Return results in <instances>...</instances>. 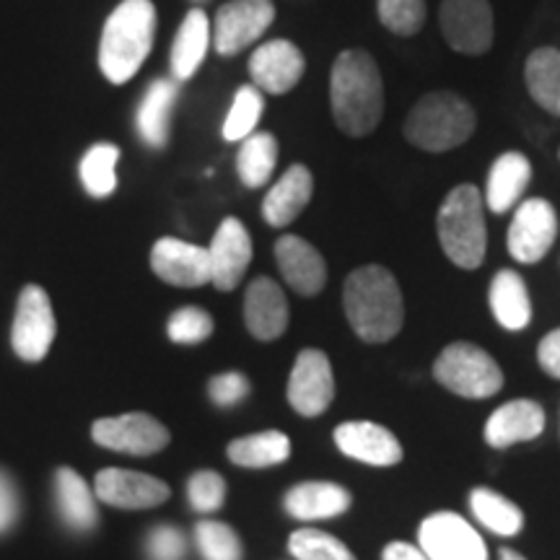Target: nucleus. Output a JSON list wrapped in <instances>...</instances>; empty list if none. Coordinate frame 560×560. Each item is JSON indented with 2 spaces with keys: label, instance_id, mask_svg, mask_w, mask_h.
<instances>
[{
  "label": "nucleus",
  "instance_id": "obj_26",
  "mask_svg": "<svg viewBox=\"0 0 560 560\" xmlns=\"http://www.w3.org/2000/svg\"><path fill=\"white\" fill-rule=\"evenodd\" d=\"M350 493L335 482H301L285 495V511L293 520H332L346 514Z\"/></svg>",
  "mask_w": 560,
  "mask_h": 560
},
{
  "label": "nucleus",
  "instance_id": "obj_31",
  "mask_svg": "<svg viewBox=\"0 0 560 560\" xmlns=\"http://www.w3.org/2000/svg\"><path fill=\"white\" fill-rule=\"evenodd\" d=\"M229 457L240 467H272L291 457V441L280 431H265L229 444Z\"/></svg>",
  "mask_w": 560,
  "mask_h": 560
},
{
  "label": "nucleus",
  "instance_id": "obj_36",
  "mask_svg": "<svg viewBox=\"0 0 560 560\" xmlns=\"http://www.w3.org/2000/svg\"><path fill=\"white\" fill-rule=\"evenodd\" d=\"M380 21L397 37H416L425 24V0H376Z\"/></svg>",
  "mask_w": 560,
  "mask_h": 560
},
{
  "label": "nucleus",
  "instance_id": "obj_5",
  "mask_svg": "<svg viewBox=\"0 0 560 560\" xmlns=\"http://www.w3.org/2000/svg\"><path fill=\"white\" fill-rule=\"evenodd\" d=\"M439 242L446 257L462 270L480 268L486 260V213H482V195L475 185H457L441 202Z\"/></svg>",
  "mask_w": 560,
  "mask_h": 560
},
{
  "label": "nucleus",
  "instance_id": "obj_22",
  "mask_svg": "<svg viewBox=\"0 0 560 560\" xmlns=\"http://www.w3.org/2000/svg\"><path fill=\"white\" fill-rule=\"evenodd\" d=\"M314 195V177L304 164H293L289 172L280 177L270 192L265 195L262 219L270 226H289L291 221L299 219V213L310 206Z\"/></svg>",
  "mask_w": 560,
  "mask_h": 560
},
{
  "label": "nucleus",
  "instance_id": "obj_38",
  "mask_svg": "<svg viewBox=\"0 0 560 560\" xmlns=\"http://www.w3.org/2000/svg\"><path fill=\"white\" fill-rule=\"evenodd\" d=\"M166 332H170L174 342H182V346H198V342L213 335V319H210L206 310H198V306H182L170 317Z\"/></svg>",
  "mask_w": 560,
  "mask_h": 560
},
{
  "label": "nucleus",
  "instance_id": "obj_46",
  "mask_svg": "<svg viewBox=\"0 0 560 560\" xmlns=\"http://www.w3.org/2000/svg\"><path fill=\"white\" fill-rule=\"evenodd\" d=\"M190 3H192V5H198V9H200V5H206V3H210V0H190Z\"/></svg>",
  "mask_w": 560,
  "mask_h": 560
},
{
  "label": "nucleus",
  "instance_id": "obj_16",
  "mask_svg": "<svg viewBox=\"0 0 560 560\" xmlns=\"http://www.w3.org/2000/svg\"><path fill=\"white\" fill-rule=\"evenodd\" d=\"M151 268L164 283L179 289H198L210 283V257L206 247L182 240H159L151 249Z\"/></svg>",
  "mask_w": 560,
  "mask_h": 560
},
{
  "label": "nucleus",
  "instance_id": "obj_40",
  "mask_svg": "<svg viewBox=\"0 0 560 560\" xmlns=\"http://www.w3.org/2000/svg\"><path fill=\"white\" fill-rule=\"evenodd\" d=\"M210 400L221 408H231V405L242 402L249 392V382L244 380L236 371H229V374H219L210 380Z\"/></svg>",
  "mask_w": 560,
  "mask_h": 560
},
{
  "label": "nucleus",
  "instance_id": "obj_33",
  "mask_svg": "<svg viewBox=\"0 0 560 560\" xmlns=\"http://www.w3.org/2000/svg\"><path fill=\"white\" fill-rule=\"evenodd\" d=\"M117 161L120 149L115 143H94L81 159V182L91 198H109L117 190Z\"/></svg>",
  "mask_w": 560,
  "mask_h": 560
},
{
  "label": "nucleus",
  "instance_id": "obj_18",
  "mask_svg": "<svg viewBox=\"0 0 560 560\" xmlns=\"http://www.w3.org/2000/svg\"><path fill=\"white\" fill-rule=\"evenodd\" d=\"M276 260L285 283L301 296H317L327 283V265L322 255L301 236L285 234L276 242Z\"/></svg>",
  "mask_w": 560,
  "mask_h": 560
},
{
  "label": "nucleus",
  "instance_id": "obj_41",
  "mask_svg": "<svg viewBox=\"0 0 560 560\" xmlns=\"http://www.w3.org/2000/svg\"><path fill=\"white\" fill-rule=\"evenodd\" d=\"M187 552L185 537L174 527H156L149 535V556L151 560H182Z\"/></svg>",
  "mask_w": 560,
  "mask_h": 560
},
{
  "label": "nucleus",
  "instance_id": "obj_25",
  "mask_svg": "<svg viewBox=\"0 0 560 560\" xmlns=\"http://www.w3.org/2000/svg\"><path fill=\"white\" fill-rule=\"evenodd\" d=\"M532 179L529 159L520 151H509L493 161L488 174L486 202L493 213H506L524 198Z\"/></svg>",
  "mask_w": 560,
  "mask_h": 560
},
{
  "label": "nucleus",
  "instance_id": "obj_3",
  "mask_svg": "<svg viewBox=\"0 0 560 560\" xmlns=\"http://www.w3.org/2000/svg\"><path fill=\"white\" fill-rule=\"evenodd\" d=\"M156 39V5L151 0H122L109 13L100 42V68L115 86L128 83L151 55Z\"/></svg>",
  "mask_w": 560,
  "mask_h": 560
},
{
  "label": "nucleus",
  "instance_id": "obj_34",
  "mask_svg": "<svg viewBox=\"0 0 560 560\" xmlns=\"http://www.w3.org/2000/svg\"><path fill=\"white\" fill-rule=\"evenodd\" d=\"M265 109L262 91L252 83V86H242L236 91L234 104H231L226 122H223V138L231 143H240V140L249 138L255 132L257 122H260Z\"/></svg>",
  "mask_w": 560,
  "mask_h": 560
},
{
  "label": "nucleus",
  "instance_id": "obj_23",
  "mask_svg": "<svg viewBox=\"0 0 560 560\" xmlns=\"http://www.w3.org/2000/svg\"><path fill=\"white\" fill-rule=\"evenodd\" d=\"M545 429V410L532 400H511L493 412L486 423V441L495 450H506L520 441H532Z\"/></svg>",
  "mask_w": 560,
  "mask_h": 560
},
{
  "label": "nucleus",
  "instance_id": "obj_1",
  "mask_svg": "<svg viewBox=\"0 0 560 560\" xmlns=\"http://www.w3.org/2000/svg\"><path fill=\"white\" fill-rule=\"evenodd\" d=\"M330 107L338 128L363 138L380 128L384 115V83L376 60L366 50H346L330 73Z\"/></svg>",
  "mask_w": 560,
  "mask_h": 560
},
{
  "label": "nucleus",
  "instance_id": "obj_4",
  "mask_svg": "<svg viewBox=\"0 0 560 560\" xmlns=\"http://www.w3.org/2000/svg\"><path fill=\"white\" fill-rule=\"evenodd\" d=\"M475 128H478L475 109L454 91H431V94L420 96L416 107L405 117L408 143L429 153L459 149L472 138Z\"/></svg>",
  "mask_w": 560,
  "mask_h": 560
},
{
  "label": "nucleus",
  "instance_id": "obj_6",
  "mask_svg": "<svg viewBox=\"0 0 560 560\" xmlns=\"http://www.w3.org/2000/svg\"><path fill=\"white\" fill-rule=\"evenodd\" d=\"M433 374L454 395L486 400L503 387V371L486 350L472 342H452L441 350Z\"/></svg>",
  "mask_w": 560,
  "mask_h": 560
},
{
  "label": "nucleus",
  "instance_id": "obj_28",
  "mask_svg": "<svg viewBox=\"0 0 560 560\" xmlns=\"http://www.w3.org/2000/svg\"><path fill=\"white\" fill-rule=\"evenodd\" d=\"M524 81H527L532 100L545 112L560 117V50L540 47L532 52L524 66Z\"/></svg>",
  "mask_w": 560,
  "mask_h": 560
},
{
  "label": "nucleus",
  "instance_id": "obj_7",
  "mask_svg": "<svg viewBox=\"0 0 560 560\" xmlns=\"http://www.w3.org/2000/svg\"><path fill=\"white\" fill-rule=\"evenodd\" d=\"M276 21L272 0H229L213 19V47L221 58H234L255 45Z\"/></svg>",
  "mask_w": 560,
  "mask_h": 560
},
{
  "label": "nucleus",
  "instance_id": "obj_21",
  "mask_svg": "<svg viewBox=\"0 0 560 560\" xmlns=\"http://www.w3.org/2000/svg\"><path fill=\"white\" fill-rule=\"evenodd\" d=\"M210 45H213V26H210L208 13L195 5V9L187 11L177 37H174L170 55L172 79L179 83L190 81L198 73L202 60H206Z\"/></svg>",
  "mask_w": 560,
  "mask_h": 560
},
{
  "label": "nucleus",
  "instance_id": "obj_27",
  "mask_svg": "<svg viewBox=\"0 0 560 560\" xmlns=\"http://www.w3.org/2000/svg\"><path fill=\"white\" fill-rule=\"evenodd\" d=\"M490 310L501 327L520 332L532 322L527 283L516 270H499L490 283Z\"/></svg>",
  "mask_w": 560,
  "mask_h": 560
},
{
  "label": "nucleus",
  "instance_id": "obj_35",
  "mask_svg": "<svg viewBox=\"0 0 560 560\" xmlns=\"http://www.w3.org/2000/svg\"><path fill=\"white\" fill-rule=\"evenodd\" d=\"M289 550L296 560H355L338 537L319 529H299L289 540Z\"/></svg>",
  "mask_w": 560,
  "mask_h": 560
},
{
  "label": "nucleus",
  "instance_id": "obj_15",
  "mask_svg": "<svg viewBox=\"0 0 560 560\" xmlns=\"http://www.w3.org/2000/svg\"><path fill=\"white\" fill-rule=\"evenodd\" d=\"M210 283L219 291H234L252 262V236L240 219H226L208 247Z\"/></svg>",
  "mask_w": 560,
  "mask_h": 560
},
{
  "label": "nucleus",
  "instance_id": "obj_39",
  "mask_svg": "<svg viewBox=\"0 0 560 560\" xmlns=\"http://www.w3.org/2000/svg\"><path fill=\"white\" fill-rule=\"evenodd\" d=\"M187 495L195 511L200 514H210V511H219L226 499V482L219 472H198L192 475L190 486H187Z\"/></svg>",
  "mask_w": 560,
  "mask_h": 560
},
{
  "label": "nucleus",
  "instance_id": "obj_17",
  "mask_svg": "<svg viewBox=\"0 0 560 560\" xmlns=\"http://www.w3.org/2000/svg\"><path fill=\"white\" fill-rule=\"evenodd\" d=\"M96 495L117 509H153L170 499V486L153 475L130 470H102L96 475Z\"/></svg>",
  "mask_w": 560,
  "mask_h": 560
},
{
  "label": "nucleus",
  "instance_id": "obj_24",
  "mask_svg": "<svg viewBox=\"0 0 560 560\" xmlns=\"http://www.w3.org/2000/svg\"><path fill=\"white\" fill-rule=\"evenodd\" d=\"M179 96V81L156 79L145 89L138 107V132L151 149H164L170 140L172 112Z\"/></svg>",
  "mask_w": 560,
  "mask_h": 560
},
{
  "label": "nucleus",
  "instance_id": "obj_11",
  "mask_svg": "<svg viewBox=\"0 0 560 560\" xmlns=\"http://www.w3.org/2000/svg\"><path fill=\"white\" fill-rule=\"evenodd\" d=\"M558 236V215L548 200L532 198L516 208L509 229V252L516 262L535 265L548 255Z\"/></svg>",
  "mask_w": 560,
  "mask_h": 560
},
{
  "label": "nucleus",
  "instance_id": "obj_10",
  "mask_svg": "<svg viewBox=\"0 0 560 560\" xmlns=\"http://www.w3.org/2000/svg\"><path fill=\"white\" fill-rule=\"evenodd\" d=\"M418 548L429 560H488V548L482 537L459 514H431L420 524Z\"/></svg>",
  "mask_w": 560,
  "mask_h": 560
},
{
  "label": "nucleus",
  "instance_id": "obj_2",
  "mask_svg": "<svg viewBox=\"0 0 560 560\" xmlns=\"http://www.w3.org/2000/svg\"><path fill=\"white\" fill-rule=\"evenodd\" d=\"M346 317L353 332L366 342H387L402 330L405 306L395 276L382 265L353 270L342 289Z\"/></svg>",
  "mask_w": 560,
  "mask_h": 560
},
{
  "label": "nucleus",
  "instance_id": "obj_32",
  "mask_svg": "<svg viewBox=\"0 0 560 560\" xmlns=\"http://www.w3.org/2000/svg\"><path fill=\"white\" fill-rule=\"evenodd\" d=\"M470 506L472 514L478 516L482 527L501 537H514L520 535L524 527V514L520 506H514L509 499H503L501 493L488 488H478L470 493Z\"/></svg>",
  "mask_w": 560,
  "mask_h": 560
},
{
  "label": "nucleus",
  "instance_id": "obj_45",
  "mask_svg": "<svg viewBox=\"0 0 560 560\" xmlns=\"http://www.w3.org/2000/svg\"><path fill=\"white\" fill-rule=\"evenodd\" d=\"M501 560H527V558L520 556V552H514V550H501Z\"/></svg>",
  "mask_w": 560,
  "mask_h": 560
},
{
  "label": "nucleus",
  "instance_id": "obj_20",
  "mask_svg": "<svg viewBox=\"0 0 560 560\" xmlns=\"http://www.w3.org/2000/svg\"><path fill=\"white\" fill-rule=\"evenodd\" d=\"M335 444L350 459L366 462V465L389 467L402 459V446L384 425L359 420V423H342L335 431Z\"/></svg>",
  "mask_w": 560,
  "mask_h": 560
},
{
  "label": "nucleus",
  "instance_id": "obj_8",
  "mask_svg": "<svg viewBox=\"0 0 560 560\" xmlns=\"http://www.w3.org/2000/svg\"><path fill=\"white\" fill-rule=\"evenodd\" d=\"M439 26L446 45L462 55H486L493 47L495 24L488 0H444Z\"/></svg>",
  "mask_w": 560,
  "mask_h": 560
},
{
  "label": "nucleus",
  "instance_id": "obj_43",
  "mask_svg": "<svg viewBox=\"0 0 560 560\" xmlns=\"http://www.w3.org/2000/svg\"><path fill=\"white\" fill-rule=\"evenodd\" d=\"M19 516V495L9 475L0 472V532H5Z\"/></svg>",
  "mask_w": 560,
  "mask_h": 560
},
{
  "label": "nucleus",
  "instance_id": "obj_30",
  "mask_svg": "<svg viewBox=\"0 0 560 560\" xmlns=\"http://www.w3.org/2000/svg\"><path fill=\"white\" fill-rule=\"evenodd\" d=\"M278 164V140L272 132H252L236 153V172L249 190L268 185Z\"/></svg>",
  "mask_w": 560,
  "mask_h": 560
},
{
  "label": "nucleus",
  "instance_id": "obj_13",
  "mask_svg": "<svg viewBox=\"0 0 560 560\" xmlns=\"http://www.w3.org/2000/svg\"><path fill=\"white\" fill-rule=\"evenodd\" d=\"M94 441L107 450L145 457V454H156L170 444V431L145 412H128L120 418L96 420Z\"/></svg>",
  "mask_w": 560,
  "mask_h": 560
},
{
  "label": "nucleus",
  "instance_id": "obj_44",
  "mask_svg": "<svg viewBox=\"0 0 560 560\" xmlns=\"http://www.w3.org/2000/svg\"><path fill=\"white\" fill-rule=\"evenodd\" d=\"M382 560H429L423 550L408 542H392L384 548Z\"/></svg>",
  "mask_w": 560,
  "mask_h": 560
},
{
  "label": "nucleus",
  "instance_id": "obj_42",
  "mask_svg": "<svg viewBox=\"0 0 560 560\" xmlns=\"http://www.w3.org/2000/svg\"><path fill=\"white\" fill-rule=\"evenodd\" d=\"M537 361H540V366L550 376L560 380V327L540 340V346H537Z\"/></svg>",
  "mask_w": 560,
  "mask_h": 560
},
{
  "label": "nucleus",
  "instance_id": "obj_19",
  "mask_svg": "<svg viewBox=\"0 0 560 560\" xmlns=\"http://www.w3.org/2000/svg\"><path fill=\"white\" fill-rule=\"evenodd\" d=\"M244 325L257 340H278L289 327V301L276 280L255 278L244 296Z\"/></svg>",
  "mask_w": 560,
  "mask_h": 560
},
{
  "label": "nucleus",
  "instance_id": "obj_12",
  "mask_svg": "<svg viewBox=\"0 0 560 560\" xmlns=\"http://www.w3.org/2000/svg\"><path fill=\"white\" fill-rule=\"evenodd\" d=\"M335 397V376L327 355L317 348L301 350L289 380L291 408L304 418H317L330 408Z\"/></svg>",
  "mask_w": 560,
  "mask_h": 560
},
{
  "label": "nucleus",
  "instance_id": "obj_14",
  "mask_svg": "<svg viewBox=\"0 0 560 560\" xmlns=\"http://www.w3.org/2000/svg\"><path fill=\"white\" fill-rule=\"evenodd\" d=\"M304 52L289 39H270L257 47L249 58V75L260 91L272 96L289 94L304 79Z\"/></svg>",
  "mask_w": 560,
  "mask_h": 560
},
{
  "label": "nucleus",
  "instance_id": "obj_37",
  "mask_svg": "<svg viewBox=\"0 0 560 560\" xmlns=\"http://www.w3.org/2000/svg\"><path fill=\"white\" fill-rule=\"evenodd\" d=\"M195 537H198V548L206 560H242L240 537L226 524L200 522Z\"/></svg>",
  "mask_w": 560,
  "mask_h": 560
},
{
  "label": "nucleus",
  "instance_id": "obj_29",
  "mask_svg": "<svg viewBox=\"0 0 560 560\" xmlns=\"http://www.w3.org/2000/svg\"><path fill=\"white\" fill-rule=\"evenodd\" d=\"M55 493H58V509L68 527L86 532L96 527V503L86 486V480L73 470H60L55 475Z\"/></svg>",
  "mask_w": 560,
  "mask_h": 560
},
{
  "label": "nucleus",
  "instance_id": "obj_9",
  "mask_svg": "<svg viewBox=\"0 0 560 560\" xmlns=\"http://www.w3.org/2000/svg\"><path fill=\"white\" fill-rule=\"evenodd\" d=\"M55 332H58V325H55V312L47 291L39 289V285H26L19 296L11 330L16 355L32 363L42 361L50 353Z\"/></svg>",
  "mask_w": 560,
  "mask_h": 560
}]
</instances>
